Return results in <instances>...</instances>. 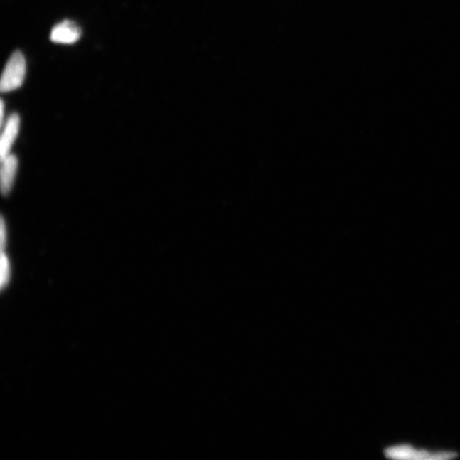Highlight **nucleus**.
<instances>
[{
	"label": "nucleus",
	"mask_w": 460,
	"mask_h": 460,
	"mask_svg": "<svg viewBox=\"0 0 460 460\" xmlns=\"http://www.w3.org/2000/svg\"><path fill=\"white\" fill-rule=\"evenodd\" d=\"M7 242V231L6 223H4V218H1V226H0V244H1V252L4 251L6 248Z\"/></svg>",
	"instance_id": "7"
},
{
	"label": "nucleus",
	"mask_w": 460,
	"mask_h": 460,
	"mask_svg": "<svg viewBox=\"0 0 460 460\" xmlns=\"http://www.w3.org/2000/svg\"><path fill=\"white\" fill-rule=\"evenodd\" d=\"M81 29L74 21L65 20L55 25L50 33V40L58 44L70 45L78 41Z\"/></svg>",
	"instance_id": "3"
},
{
	"label": "nucleus",
	"mask_w": 460,
	"mask_h": 460,
	"mask_svg": "<svg viewBox=\"0 0 460 460\" xmlns=\"http://www.w3.org/2000/svg\"><path fill=\"white\" fill-rule=\"evenodd\" d=\"M0 107H1V119H1V124H3V120H4V107L3 101H1V106H0Z\"/></svg>",
	"instance_id": "8"
},
{
	"label": "nucleus",
	"mask_w": 460,
	"mask_h": 460,
	"mask_svg": "<svg viewBox=\"0 0 460 460\" xmlns=\"http://www.w3.org/2000/svg\"><path fill=\"white\" fill-rule=\"evenodd\" d=\"M387 457L402 459H446L457 456L455 453L441 452L429 453L424 450H416L410 446H397L387 449Z\"/></svg>",
	"instance_id": "2"
},
{
	"label": "nucleus",
	"mask_w": 460,
	"mask_h": 460,
	"mask_svg": "<svg viewBox=\"0 0 460 460\" xmlns=\"http://www.w3.org/2000/svg\"><path fill=\"white\" fill-rule=\"evenodd\" d=\"M2 162L1 188L4 195L6 196L11 191L13 183H14L18 161L13 154H9Z\"/></svg>",
	"instance_id": "5"
},
{
	"label": "nucleus",
	"mask_w": 460,
	"mask_h": 460,
	"mask_svg": "<svg viewBox=\"0 0 460 460\" xmlns=\"http://www.w3.org/2000/svg\"><path fill=\"white\" fill-rule=\"evenodd\" d=\"M26 60L21 51H16L6 63L3 71L0 90L2 92H10L18 89L23 84L26 76Z\"/></svg>",
	"instance_id": "1"
},
{
	"label": "nucleus",
	"mask_w": 460,
	"mask_h": 460,
	"mask_svg": "<svg viewBox=\"0 0 460 460\" xmlns=\"http://www.w3.org/2000/svg\"><path fill=\"white\" fill-rule=\"evenodd\" d=\"M19 129V115L13 114L8 119L1 137V143H0V156H1L2 161L10 154L12 144L14 143L17 135H18Z\"/></svg>",
	"instance_id": "4"
},
{
	"label": "nucleus",
	"mask_w": 460,
	"mask_h": 460,
	"mask_svg": "<svg viewBox=\"0 0 460 460\" xmlns=\"http://www.w3.org/2000/svg\"><path fill=\"white\" fill-rule=\"evenodd\" d=\"M0 268H1V288L4 289V287L7 286L9 281H10L11 277V267L10 262H9L8 257L4 252H1V260H0Z\"/></svg>",
	"instance_id": "6"
}]
</instances>
